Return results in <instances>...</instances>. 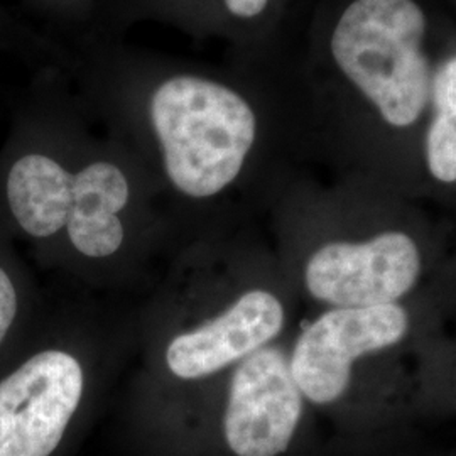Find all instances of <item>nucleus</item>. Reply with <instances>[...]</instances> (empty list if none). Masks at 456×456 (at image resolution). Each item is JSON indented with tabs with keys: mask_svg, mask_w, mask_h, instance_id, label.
Listing matches in <instances>:
<instances>
[{
	"mask_svg": "<svg viewBox=\"0 0 456 456\" xmlns=\"http://www.w3.org/2000/svg\"><path fill=\"white\" fill-rule=\"evenodd\" d=\"M86 370L73 352L46 346L0 374V456H54L80 414Z\"/></svg>",
	"mask_w": 456,
	"mask_h": 456,
	"instance_id": "obj_3",
	"label": "nucleus"
},
{
	"mask_svg": "<svg viewBox=\"0 0 456 456\" xmlns=\"http://www.w3.org/2000/svg\"><path fill=\"white\" fill-rule=\"evenodd\" d=\"M24 313V294L19 276L9 262L0 257V354L16 335Z\"/></svg>",
	"mask_w": 456,
	"mask_h": 456,
	"instance_id": "obj_11",
	"label": "nucleus"
},
{
	"mask_svg": "<svg viewBox=\"0 0 456 456\" xmlns=\"http://www.w3.org/2000/svg\"><path fill=\"white\" fill-rule=\"evenodd\" d=\"M426 17L412 0H355L340 17L331 53L345 77L394 127H409L429 98Z\"/></svg>",
	"mask_w": 456,
	"mask_h": 456,
	"instance_id": "obj_2",
	"label": "nucleus"
},
{
	"mask_svg": "<svg viewBox=\"0 0 456 456\" xmlns=\"http://www.w3.org/2000/svg\"><path fill=\"white\" fill-rule=\"evenodd\" d=\"M129 203V183L112 163L98 161L75 175L66 222L71 247L86 259H109L126 240L120 212Z\"/></svg>",
	"mask_w": 456,
	"mask_h": 456,
	"instance_id": "obj_8",
	"label": "nucleus"
},
{
	"mask_svg": "<svg viewBox=\"0 0 456 456\" xmlns=\"http://www.w3.org/2000/svg\"><path fill=\"white\" fill-rule=\"evenodd\" d=\"M305 401L281 348L267 345L239 362L220 419L228 455H284L303 419Z\"/></svg>",
	"mask_w": 456,
	"mask_h": 456,
	"instance_id": "obj_5",
	"label": "nucleus"
},
{
	"mask_svg": "<svg viewBox=\"0 0 456 456\" xmlns=\"http://www.w3.org/2000/svg\"><path fill=\"white\" fill-rule=\"evenodd\" d=\"M286 323V310L276 294L248 289L225 310L175 335L164 350V365L175 379H208L267 346Z\"/></svg>",
	"mask_w": 456,
	"mask_h": 456,
	"instance_id": "obj_7",
	"label": "nucleus"
},
{
	"mask_svg": "<svg viewBox=\"0 0 456 456\" xmlns=\"http://www.w3.org/2000/svg\"><path fill=\"white\" fill-rule=\"evenodd\" d=\"M421 254L403 232H384L363 242H330L305 265L308 293L333 308L394 305L416 286Z\"/></svg>",
	"mask_w": 456,
	"mask_h": 456,
	"instance_id": "obj_6",
	"label": "nucleus"
},
{
	"mask_svg": "<svg viewBox=\"0 0 456 456\" xmlns=\"http://www.w3.org/2000/svg\"><path fill=\"white\" fill-rule=\"evenodd\" d=\"M228 11L237 17L259 16L267 5V0H225Z\"/></svg>",
	"mask_w": 456,
	"mask_h": 456,
	"instance_id": "obj_12",
	"label": "nucleus"
},
{
	"mask_svg": "<svg viewBox=\"0 0 456 456\" xmlns=\"http://www.w3.org/2000/svg\"><path fill=\"white\" fill-rule=\"evenodd\" d=\"M75 176L53 158L29 152L16 159L5 178V203L17 228L45 242L65 230Z\"/></svg>",
	"mask_w": 456,
	"mask_h": 456,
	"instance_id": "obj_9",
	"label": "nucleus"
},
{
	"mask_svg": "<svg viewBox=\"0 0 456 456\" xmlns=\"http://www.w3.org/2000/svg\"><path fill=\"white\" fill-rule=\"evenodd\" d=\"M435 117L426 135V163L433 178L456 183V56L440 66L431 83Z\"/></svg>",
	"mask_w": 456,
	"mask_h": 456,
	"instance_id": "obj_10",
	"label": "nucleus"
},
{
	"mask_svg": "<svg viewBox=\"0 0 456 456\" xmlns=\"http://www.w3.org/2000/svg\"><path fill=\"white\" fill-rule=\"evenodd\" d=\"M151 118L167 178L191 198L218 195L237 180L257 132L244 98L195 77L163 83L151 102Z\"/></svg>",
	"mask_w": 456,
	"mask_h": 456,
	"instance_id": "obj_1",
	"label": "nucleus"
},
{
	"mask_svg": "<svg viewBox=\"0 0 456 456\" xmlns=\"http://www.w3.org/2000/svg\"><path fill=\"white\" fill-rule=\"evenodd\" d=\"M409 330L401 305L331 308L303 330L289 357L294 380L316 406L337 403L350 386L357 360L401 342Z\"/></svg>",
	"mask_w": 456,
	"mask_h": 456,
	"instance_id": "obj_4",
	"label": "nucleus"
}]
</instances>
